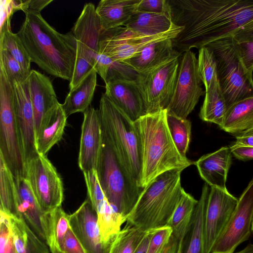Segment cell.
Listing matches in <instances>:
<instances>
[{"mask_svg": "<svg viewBox=\"0 0 253 253\" xmlns=\"http://www.w3.org/2000/svg\"><path fill=\"white\" fill-rule=\"evenodd\" d=\"M172 23L183 29L173 39L180 53L232 37L253 20V0H168Z\"/></svg>", "mask_w": 253, "mask_h": 253, "instance_id": "cell-1", "label": "cell"}, {"mask_svg": "<svg viewBox=\"0 0 253 253\" xmlns=\"http://www.w3.org/2000/svg\"><path fill=\"white\" fill-rule=\"evenodd\" d=\"M17 33L32 62L48 74L71 80L74 72L77 42L72 33L57 31L41 12L28 11Z\"/></svg>", "mask_w": 253, "mask_h": 253, "instance_id": "cell-2", "label": "cell"}, {"mask_svg": "<svg viewBox=\"0 0 253 253\" xmlns=\"http://www.w3.org/2000/svg\"><path fill=\"white\" fill-rule=\"evenodd\" d=\"M167 110L146 114L134 121L141 149V171L139 186L143 189L167 171L184 169L194 162L183 157L171 136Z\"/></svg>", "mask_w": 253, "mask_h": 253, "instance_id": "cell-3", "label": "cell"}, {"mask_svg": "<svg viewBox=\"0 0 253 253\" xmlns=\"http://www.w3.org/2000/svg\"><path fill=\"white\" fill-rule=\"evenodd\" d=\"M182 170L164 172L144 187L126 223L145 231L167 226L185 191L181 184Z\"/></svg>", "mask_w": 253, "mask_h": 253, "instance_id": "cell-4", "label": "cell"}, {"mask_svg": "<svg viewBox=\"0 0 253 253\" xmlns=\"http://www.w3.org/2000/svg\"><path fill=\"white\" fill-rule=\"evenodd\" d=\"M98 110L103 134L126 169L139 186L141 171V149L134 122L116 106L104 93L100 98Z\"/></svg>", "mask_w": 253, "mask_h": 253, "instance_id": "cell-5", "label": "cell"}, {"mask_svg": "<svg viewBox=\"0 0 253 253\" xmlns=\"http://www.w3.org/2000/svg\"><path fill=\"white\" fill-rule=\"evenodd\" d=\"M96 171L109 202L126 219L143 189L129 174L103 133Z\"/></svg>", "mask_w": 253, "mask_h": 253, "instance_id": "cell-6", "label": "cell"}, {"mask_svg": "<svg viewBox=\"0 0 253 253\" xmlns=\"http://www.w3.org/2000/svg\"><path fill=\"white\" fill-rule=\"evenodd\" d=\"M206 46L214 55L217 78L227 108L237 101L253 96V85L242 65L234 39L226 38Z\"/></svg>", "mask_w": 253, "mask_h": 253, "instance_id": "cell-7", "label": "cell"}, {"mask_svg": "<svg viewBox=\"0 0 253 253\" xmlns=\"http://www.w3.org/2000/svg\"><path fill=\"white\" fill-rule=\"evenodd\" d=\"M103 30L94 5L91 2L85 3L72 30L77 42V53L74 72L69 82L70 91L94 69L99 55Z\"/></svg>", "mask_w": 253, "mask_h": 253, "instance_id": "cell-8", "label": "cell"}, {"mask_svg": "<svg viewBox=\"0 0 253 253\" xmlns=\"http://www.w3.org/2000/svg\"><path fill=\"white\" fill-rule=\"evenodd\" d=\"M0 155L14 178L26 176L14 107L13 84L0 70Z\"/></svg>", "mask_w": 253, "mask_h": 253, "instance_id": "cell-9", "label": "cell"}, {"mask_svg": "<svg viewBox=\"0 0 253 253\" xmlns=\"http://www.w3.org/2000/svg\"><path fill=\"white\" fill-rule=\"evenodd\" d=\"M180 57L148 71L138 73L135 81L141 94L146 114L167 109L172 98Z\"/></svg>", "mask_w": 253, "mask_h": 253, "instance_id": "cell-10", "label": "cell"}, {"mask_svg": "<svg viewBox=\"0 0 253 253\" xmlns=\"http://www.w3.org/2000/svg\"><path fill=\"white\" fill-rule=\"evenodd\" d=\"M182 29V27L174 25L166 32L153 36L138 33L124 26L103 30L99 42V53L122 62L151 43L174 39Z\"/></svg>", "mask_w": 253, "mask_h": 253, "instance_id": "cell-11", "label": "cell"}, {"mask_svg": "<svg viewBox=\"0 0 253 253\" xmlns=\"http://www.w3.org/2000/svg\"><path fill=\"white\" fill-rule=\"evenodd\" d=\"M25 178L43 212L49 214L61 207L64 200L62 181L46 156L38 154L27 163Z\"/></svg>", "mask_w": 253, "mask_h": 253, "instance_id": "cell-12", "label": "cell"}, {"mask_svg": "<svg viewBox=\"0 0 253 253\" xmlns=\"http://www.w3.org/2000/svg\"><path fill=\"white\" fill-rule=\"evenodd\" d=\"M198 71V59L189 50L180 59L174 92L167 108V113L181 119H187L205 93Z\"/></svg>", "mask_w": 253, "mask_h": 253, "instance_id": "cell-13", "label": "cell"}, {"mask_svg": "<svg viewBox=\"0 0 253 253\" xmlns=\"http://www.w3.org/2000/svg\"><path fill=\"white\" fill-rule=\"evenodd\" d=\"M253 220V177L243 192L225 229L211 253H234L248 240L252 233Z\"/></svg>", "mask_w": 253, "mask_h": 253, "instance_id": "cell-14", "label": "cell"}, {"mask_svg": "<svg viewBox=\"0 0 253 253\" xmlns=\"http://www.w3.org/2000/svg\"><path fill=\"white\" fill-rule=\"evenodd\" d=\"M238 201L227 189L210 187L204 224V253L212 249L227 225Z\"/></svg>", "mask_w": 253, "mask_h": 253, "instance_id": "cell-15", "label": "cell"}, {"mask_svg": "<svg viewBox=\"0 0 253 253\" xmlns=\"http://www.w3.org/2000/svg\"><path fill=\"white\" fill-rule=\"evenodd\" d=\"M14 107L23 157L26 164L39 153L36 148V129L28 79L14 83Z\"/></svg>", "mask_w": 253, "mask_h": 253, "instance_id": "cell-16", "label": "cell"}, {"mask_svg": "<svg viewBox=\"0 0 253 253\" xmlns=\"http://www.w3.org/2000/svg\"><path fill=\"white\" fill-rule=\"evenodd\" d=\"M83 113L78 164L84 172L97 169L101 151L103 132L98 109L90 106Z\"/></svg>", "mask_w": 253, "mask_h": 253, "instance_id": "cell-17", "label": "cell"}, {"mask_svg": "<svg viewBox=\"0 0 253 253\" xmlns=\"http://www.w3.org/2000/svg\"><path fill=\"white\" fill-rule=\"evenodd\" d=\"M17 188V207L20 215L47 245L51 240L50 213L42 211L28 180L24 177L15 178Z\"/></svg>", "mask_w": 253, "mask_h": 253, "instance_id": "cell-18", "label": "cell"}, {"mask_svg": "<svg viewBox=\"0 0 253 253\" xmlns=\"http://www.w3.org/2000/svg\"><path fill=\"white\" fill-rule=\"evenodd\" d=\"M70 227L86 253H109L111 247L102 242L96 211L87 198L69 215Z\"/></svg>", "mask_w": 253, "mask_h": 253, "instance_id": "cell-19", "label": "cell"}, {"mask_svg": "<svg viewBox=\"0 0 253 253\" xmlns=\"http://www.w3.org/2000/svg\"><path fill=\"white\" fill-rule=\"evenodd\" d=\"M104 93L133 121L146 114L143 100L135 81L108 82L105 84Z\"/></svg>", "mask_w": 253, "mask_h": 253, "instance_id": "cell-20", "label": "cell"}, {"mask_svg": "<svg viewBox=\"0 0 253 253\" xmlns=\"http://www.w3.org/2000/svg\"><path fill=\"white\" fill-rule=\"evenodd\" d=\"M232 155L229 147L224 146L202 156L194 164L201 177L210 187L227 189L226 183Z\"/></svg>", "mask_w": 253, "mask_h": 253, "instance_id": "cell-21", "label": "cell"}, {"mask_svg": "<svg viewBox=\"0 0 253 253\" xmlns=\"http://www.w3.org/2000/svg\"><path fill=\"white\" fill-rule=\"evenodd\" d=\"M28 80L36 134L42 118L59 102L48 77L32 70Z\"/></svg>", "mask_w": 253, "mask_h": 253, "instance_id": "cell-22", "label": "cell"}, {"mask_svg": "<svg viewBox=\"0 0 253 253\" xmlns=\"http://www.w3.org/2000/svg\"><path fill=\"white\" fill-rule=\"evenodd\" d=\"M181 55V53L173 47L172 39H167L147 45L139 53L122 62L140 73L150 70Z\"/></svg>", "mask_w": 253, "mask_h": 253, "instance_id": "cell-23", "label": "cell"}, {"mask_svg": "<svg viewBox=\"0 0 253 253\" xmlns=\"http://www.w3.org/2000/svg\"><path fill=\"white\" fill-rule=\"evenodd\" d=\"M67 118L61 104L59 103L42 118L36 134V148L39 154L46 156L61 139Z\"/></svg>", "mask_w": 253, "mask_h": 253, "instance_id": "cell-24", "label": "cell"}, {"mask_svg": "<svg viewBox=\"0 0 253 253\" xmlns=\"http://www.w3.org/2000/svg\"><path fill=\"white\" fill-rule=\"evenodd\" d=\"M210 187L206 183L204 184L190 227L183 241L178 243L176 253H204L205 218Z\"/></svg>", "mask_w": 253, "mask_h": 253, "instance_id": "cell-25", "label": "cell"}, {"mask_svg": "<svg viewBox=\"0 0 253 253\" xmlns=\"http://www.w3.org/2000/svg\"><path fill=\"white\" fill-rule=\"evenodd\" d=\"M141 0H101L95 8L103 30L124 25L137 11Z\"/></svg>", "mask_w": 253, "mask_h": 253, "instance_id": "cell-26", "label": "cell"}, {"mask_svg": "<svg viewBox=\"0 0 253 253\" xmlns=\"http://www.w3.org/2000/svg\"><path fill=\"white\" fill-rule=\"evenodd\" d=\"M219 127L234 135L253 127V96L237 101L228 109Z\"/></svg>", "mask_w": 253, "mask_h": 253, "instance_id": "cell-27", "label": "cell"}, {"mask_svg": "<svg viewBox=\"0 0 253 253\" xmlns=\"http://www.w3.org/2000/svg\"><path fill=\"white\" fill-rule=\"evenodd\" d=\"M97 84V73L92 69L73 89L69 91L62 107L67 116L84 112L92 100Z\"/></svg>", "mask_w": 253, "mask_h": 253, "instance_id": "cell-28", "label": "cell"}, {"mask_svg": "<svg viewBox=\"0 0 253 253\" xmlns=\"http://www.w3.org/2000/svg\"><path fill=\"white\" fill-rule=\"evenodd\" d=\"M175 25L170 13H153L136 11L124 26L138 33L153 36L166 32Z\"/></svg>", "mask_w": 253, "mask_h": 253, "instance_id": "cell-29", "label": "cell"}, {"mask_svg": "<svg viewBox=\"0 0 253 253\" xmlns=\"http://www.w3.org/2000/svg\"><path fill=\"white\" fill-rule=\"evenodd\" d=\"M205 92L204 101L199 113L200 118L203 121L214 123L220 126L228 108L217 75Z\"/></svg>", "mask_w": 253, "mask_h": 253, "instance_id": "cell-30", "label": "cell"}, {"mask_svg": "<svg viewBox=\"0 0 253 253\" xmlns=\"http://www.w3.org/2000/svg\"><path fill=\"white\" fill-rule=\"evenodd\" d=\"M9 217L16 253H49L47 246L33 232L23 216Z\"/></svg>", "mask_w": 253, "mask_h": 253, "instance_id": "cell-31", "label": "cell"}, {"mask_svg": "<svg viewBox=\"0 0 253 253\" xmlns=\"http://www.w3.org/2000/svg\"><path fill=\"white\" fill-rule=\"evenodd\" d=\"M101 240L104 245L111 247L126 218L119 213L107 198L96 210Z\"/></svg>", "mask_w": 253, "mask_h": 253, "instance_id": "cell-32", "label": "cell"}, {"mask_svg": "<svg viewBox=\"0 0 253 253\" xmlns=\"http://www.w3.org/2000/svg\"><path fill=\"white\" fill-rule=\"evenodd\" d=\"M197 203L198 200L185 191L168 224L178 243L183 241L189 229Z\"/></svg>", "mask_w": 253, "mask_h": 253, "instance_id": "cell-33", "label": "cell"}, {"mask_svg": "<svg viewBox=\"0 0 253 253\" xmlns=\"http://www.w3.org/2000/svg\"><path fill=\"white\" fill-rule=\"evenodd\" d=\"M15 178L0 155V211L11 217H20L16 202Z\"/></svg>", "mask_w": 253, "mask_h": 253, "instance_id": "cell-34", "label": "cell"}, {"mask_svg": "<svg viewBox=\"0 0 253 253\" xmlns=\"http://www.w3.org/2000/svg\"><path fill=\"white\" fill-rule=\"evenodd\" d=\"M7 17L0 24V49L7 50L19 62L23 70L29 75L31 69V59L17 33L10 28V17Z\"/></svg>", "mask_w": 253, "mask_h": 253, "instance_id": "cell-35", "label": "cell"}, {"mask_svg": "<svg viewBox=\"0 0 253 253\" xmlns=\"http://www.w3.org/2000/svg\"><path fill=\"white\" fill-rule=\"evenodd\" d=\"M148 231L126 223L112 243L109 253H134Z\"/></svg>", "mask_w": 253, "mask_h": 253, "instance_id": "cell-36", "label": "cell"}, {"mask_svg": "<svg viewBox=\"0 0 253 253\" xmlns=\"http://www.w3.org/2000/svg\"><path fill=\"white\" fill-rule=\"evenodd\" d=\"M167 121L172 140L180 154L186 157L191 136V123L167 113Z\"/></svg>", "mask_w": 253, "mask_h": 253, "instance_id": "cell-37", "label": "cell"}, {"mask_svg": "<svg viewBox=\"0 0 253 253\" xmlns=\"http://www.w3.org/2000/svg\"><path fill=\"white\" fill-rule=\"evenodd\" d=\"M198 71L206 90L216 76V62L212 50L205 46L199 49Z\"/></svg>", "mask_w": 253, "mask_h": 253, "instance_id": "cell-38", "label": "cell"}, {"mask_svg": "<svg viewBox=\"0 0 253 253\" xmlns=\"http://www.w3.org/2000/svg\"><path fill=\"white\" fill-rule=\"evenodd\" d=\"M0 69L12 84L25 82L29 76L11 54L3 49H0Z\"/></svg>", "mask_w": 253, "mask_h": 253, "instance_id": "cell-39", "label": "cell"}, {"mask_svg": "<svg viewBox=\"0 0 253 253\" xmlns=\"http://www.w3.org/2000/svg\"><path fill=\"white\" fill-rule=\"evenodd\" d=\"M51 218V240L48 247L54 243L59 250L70 228L69 217L61 207L50 213Z\"/></svg>", "mask_w": 253, "mask_h": 253, "instance_id": "cell-40", "label": "cell"}, {"mask_svg": "<svg viewBox=\"0 0 253 253\" xmlns=\"http://www.w3.org/2000/svg\"><path fill=\"white\" fill-rule=\"evenodd\" d=\"M83 173L87 188L88 198L93 209L96 211L106 197L101 186L96 170L87 171Z\"/></svg>", "mask_w": 253, "mask_h": 253, "instance_id": "cell-41", "label": "cell"}, {"mask_svg": "<svg viewBox=\"0 0 253 253\" xmlns=\"http://www.w3.org/2000/svg\"><path fill=\"white\" fill-rule=\"evenodd\" d=\"M0 253H16L10 217L0 211Z\"/></svg>", "mask_w": 253, "mask_h": 253, "instance_id": "cell-42", "label": "cell"}, {"mask_svg": "<svg viewBox=\"0 0 253 253\" xmlns=\"http://www.w3.org/2000/svg\"><path fill=\"white\" fill-rule=\"evenodd\" d=\"M138 73L132 68L122 62L113 60L104 81L108 82L115 80L135 81Z\"/></svg>", "mask_w": 253, "mask_h": 253, "instance_id": "cell-43", "label": "cell"}, {"mask_svg": "<svg viewBox=\"0 0 253 253\" xmlns=\"http://www.w3.org/2000/svg\"><path fill=\"white\" fill-rule=\"evenodd\" d=\"M172 231L169 226L155 229L152 235L146 253H159L169 240Z\"/></svg>", "mask_w": 253, "mask_h": 253, "instance_id": "cell-44", "label": "cell"}, {"mask_svg": "<svg viewBox=\"0 0 253 253\" xmlns=\"http://www.w3.org/2000/svg\"><path fill=\"white\" fill-rule=\"evenodd\" d=\"M237 47L242 65L248 77L252 81L253 72V41L242 43L237 42Z\"/></svg>", "mask_w": 253, "mask_h": 253, "instance_id": "cell-45", "label": "cell"}, {"mask_svg": "<svg viewBox=\"0 0 253 253\" xmlns=\"http://www.w3.org/2000/svg\"><path fill=\"white\" fill-rule=\"evenodd\" d=\"M137 11L153 13H170L168 0H141Z\"/></svg>", "mask_w": 253, "mask_h": 253, "instance_id": "cell-46", "label": "cell"}, {"mask_svg": "<svg viewBox=\"0 0 253 253\" xmlns=\"http://www.w3.org/2000/svg\"><path fill=\"white\" fill-rule=\"evenodd\" d=\"M59 250L62 253H86L70 227L66 233Z\"/></svg>", "mask_w": 253, "mask_h": 253, "instance_id": "cell-47", "label": "cell"}, {"mask_svg": "<svg viewBox=\"0 0 253 253\" xmlns=\"http://www.w3.org/2000/svg\"><path fill=\"white\" fill-rule=\"evenodd\" d=\"M232 154L237 159L243 161L253 160V146L236 144L229 146Z\"/></svg>", "mask_w": 253, "mask_h": 253, "instance_id": "cell-48", "label": "cell"}, {"mask_svg": "<svg viewBox=\"0 0 253 253\" xmlns=\"http://www.w3.org/2000/svg\"><path fill=\"white\" fill-rule=\"evenodd\" d=\"M232 37L238 43L253 41V20L237 30Z\"/></svg>", "mask_w": 253, "mask_h": 253, "instance_id": "cell-49", "label": "cell"}, {"mask_svg": "<svg viewBox=\"0 0 253 253\" xmlns=\"http://www.w3.org/2000/svg\"><path fill=\"white\" fill-rule=\"evenodd\" d=\"M235 136L236 138L235 143L244 145L253 146V131L247 132Z\"/></svg>", "mask_w": 253, "mask_h": 253, "instance_id": "cell-50", "label": "cell"}, {"mask_svg": "<svg viewBox=\"0 0 253 253\" xmlns=\"http://www.w3.org/2000/svg\"><path fill=\"white\" fill-rule=\"evenodd\" d=\"M178 241L171 235L169 240L165 245L159 253H176Z\"/></svg>", "mask_w": 253, "mask_h": 253, "instance_id": "cell-51", "label": "cell"}, {"mask_svg": "<svg viewBox=\"0 0 253 253\" xmlns=\"http://www.w3.org/2000/svg\"><path fill=\"white\" fill-rule=\"evenodd\" d=\"M155 230H149L148 231L134 253H146L150 239Z\"/></svg>", "mask_w": 253, "mask_h": 253, "instance_id": "cell-52", "label": "cell"}, {"mask_svg": "<svg viewBox=\"0 0 253 253\" xmlns=\"http://www.w3.org/2000/svg\"><path fill=\"white\" fill-rule=\"evenodd\" d=\"M236 253H253V244H250L242 251Z\"/></svg>", "mask_w": 253, "mask_h": 253, "instance_id": "cell-53", "label": "cell"}, {"mask_svg": "<svg viewBox=\"0 0 253 253\" xmlns=\"http://www.w3.org/2000/svg\"><path fill=\"white\" fill-rule=\"evenodd\" d=\"M49 248L51 253H62L54 244L49 246Z\"/></svg>", "mask_w": 253, "mask_h": 253, "instance_id": "cell-54", "label": "cell"}, {"mask_svg": "<svg viewBox=\"0 0 253 253\" xmlns=\"http://www.w3.org/2000/svg\"><path fill=\"white\" fill-rule=\"evenodd\" d=\"M252 233L253 234V223H252Z\"/></svg>", "mask_w": 253, "mask_h": 253, "instance_id": "cell-55", "label": "cell"}, {"mask_svg": "<svg viewBox=\"0 0 253 253\" xmlns=\"http://www.w3.org/2000/svg\"><path fill=\"white\" fill-rule=\"evenodd\" d=\"M252 83H253V74H252Z\"/></svg>", "mask_w": 253, "mask_h": 253, "instance_id": "cell-56", "label": "cell"}, {"mask_svg": "<svg viewBox=\"0 0 253 253\" xmlns=\"http://www.w3.org/2000/svg\"><path fill=\"white\" fill-rule=\"evenodd\" d=\"M253 131V127L250 130H249V131ZM249 131H248V132H249Z\"/></svg>", "mask_w": 253, "mask_h": 253, "instance_id": "cell-57", "label": "cell"}]
</instances>
